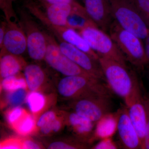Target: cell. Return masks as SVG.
Segmentation results:
<instances>
[{
	"instance_id": "obj_10",
	"label": "cell",
	"mask_w": 149,
	"mask_h": 149,
	"mask_svg": "<svg viewBox=\"0 0 149 149\" xmlns=\"http://www.w3.org/2000/svg\"><path fill=\"white\" fill-rule=\"evenodd\" d=\"M45 7L48 20L52 24L57 26L68 27V19L72 15H78L91 19L84 6L75 0L70 3L49 5Z\"/></svg>"
},
{
	"instance_id": "obj_29",
	"label": "cell",
	"mask_w": 149,
	"mask_h": 149,
	"mask_svg": "<svg viewBox=\"0 0 149 149\" xmlns=\"http://www.w3.org/2000/svg\"><path fill=\"white\" fill-rule=\"evenodd\" d=\"M117 148V146L112 141L110 137L102 139L101 141L99 142L94 148V149H95Z\"/></svg>"
},
{
	"instance_id": "obj_32",
	"label": "cell",
	"mask_w": 149,
	"mask_h": 149,
	"mask_svg": "<svg viewBox=\"0 0 149 149\" xmlns=\"http://www.w3.org/2000/svg\"><path fill=\"white\" fill-rule=\"evenodd\" d=\"M42 4L43 6L49 5L63 3H70L74 0H38Z\"/></svg>"
},
{
	"instance_id": "obj_21",
	"label": "cell",
	"mask_w": 149,
	"mask_h": 149,
	"mask_svg": "<svg viewBox=\"0 0 149 149\" xmlns=\"http://www.w3.org/2000/svg\"><path fill=\"white\" fill-rule=\"evenodd\" d=\"M28 106L31 111L34 113L40 111L45 105V98L42 94L32 91L27 97Z\"/></svg>"
},
{
	"instance_id": "obj_15",
	"label": "cell",
	"mask_w": 149,
	"mask_h": 149,
	"mask_svg": "<svg viewBox=\"0 0 149 149\" xmlns=\"http://www.w3.org/2000/svg\"><path fill=\"white\" fill-rule=\"evenodd\" d=\"M0 72L3 78L14 76L21 69L23 61L18 56L8 53L1 54Z\"/></svg>"
},
{
	"instance_id": "obj_19",
	"label": "cell",
	"mask_w": 149,
	"mask_h": 149,
	"mask_svg": "<svg viewBox=\"0 0 149 149\" xmlns=\"http://www.w3.org/2000/svg\"><path fill=\"white\" fill-rule=\"evenodd\" d=\"M13 126L19 134L28 135L35 130V120L32 116L25 112Z\"/></svg>"
},
{
	"instance_id": "obj_17",
	"label": "cell",
	"mask_w": 149,
	"mask_h": 149,
	"mask_svg": "<svg viewBox=\"0 0 149 149\" xmlns=\"http://www.w3.org/2000/svg\"><path fill=\"white\" fill-rule=\"evenodd\" d=\"M96 136L102 139L110 138L116 129L117 123L115 115H107L97 123Z\"/></svg>"
},
{
	"instance_id": "obj_5",
	"label": "cell",
	"mask_w": 149,
	"mask_h": 149,
	"mask_svg": "<svg viewBox=\"0 0 149 149\" xmlns=\"http://www.w3.org/2000/svg\"><path fill=\"white\" fill-rule=\"evenodd\" d=\"M30 12L31 14L39 19L46 28L53 33L59 40L71 44L93 57L97 56V54L91 49L89 44L80 33H77L75 29L52 24L48 20L45 13L38 6L32 7L30 9Z\"/></svg>"
},
{
	"instance_id": "obj_24",
	"label": "cell",
	"mask_w": 149,
	"mask_h": 149,
	"mask_svg": "<svg viewBox=\"0 0 149 149\" xmlns=\"http://www.w3.org/2000/svg\"><path fill=\"white\" fill-rule=\"evenodd\" d=\"M15 0H0V8L4 14L6 20H11L14 17L16 19V15L13 6V3Z\"/></svg>"
},
{
	"instance_id": "obj_20",
	"label": "cell",
	"mask_w": 149,
	"mask_h": 149,
	"mask_svg": "<svg viewBox=\"0 0 149 149\" xmlns=\"http://www.w3.org/2000/svg\"><path fill=\"white\" fill-rule=\"evenodd\" d=\"M27 84L25 79L18 78L15 75L3 78L2 82L3 89L6 91H13L25 89L27 87Z\"/></svg>"
},
{
	"instance_id": "obj_23",
	"label": "cell",
	"mask_w": 149,
	"mask_h": 149,
	"mask_svg": "<svg viewBox=\"0 0 149 149\" xmlns=\"http://www.w3.org/2000/svg\"><path fill=\"white\" fill-rule=\"evenodd\" d=\"M27 98L26 93L24 89L13 91L8 96V101L14 106L18 107Z\"/></svg>"
},
{
	"instance_id": "obj_4",
	"label": "cell",
	"mask_w": 149,
	"mask_h": 149,
	"mask_svg": "<svg viewBox=\"0 0 149 149\" xmlns=\"http://www.w3.org/2000/svg\"><path fill=\"white\" fill-rule=\"evenodd\" d=\"M91 49L99 57L112 60L127 65V61L109 35L97 27H88L79 30Z\"/></svg>"
},
{
	"instance_id": "obj_31",
	"label": "cell",
	"mask_w": 149,
	"mask_h": 149,
	"mask_svg": "<svg viewBox=\"0 0 149 149\" xmlns=\"http://www.w3.org/2000/svg\"><path fill=\"white\" fill-rule=\"evenodd\" d=\"M76 147L70 146L63 142H56L52 143L49 145L48 149H74Z\"/></svg>"
},
{
	"instance_id": "obj_7",
	"label": "cell",
	"mask_w": 149,
	"mask_h": 149,
	"mask_svg": "<svg viewBox=\"0 0 149 149\" xmlns=\"http://www.w3.org/2000/svg\"><path fill=\"white\" fill-rule=\"evenodd\" d=\"M45 34L47 48L45 59L51 67L65 76L84 75L93 77L61 52L58 44L55 41L53 37Z\"/></svg>"
},
{
	"instance_id": "obj_12",
	"label": "cell",
	"mask_w": 149,
	"mask_h": 149,
	"mask_svg": "<svg viewBox=\"0 0 149 149\" xmlns=\"http://www.w3.org/2000/svg\"><path fill=\"white\" fill-rule=\"evenodd\" d=\"M115 115L116 129L123 148L127 149H141V140L130 120L126 107L119 110Z\"/></svg>"
},
{
	"instance_id": "obj_6",
	"label": "cell",
	"mask_w": 149,
	"mask_h": 149,
	"mask_svg": "<svg viewBox=\"0 0 149 149\" xmlns=\"http://www.w3.org/2000/svg\"><path fill=\"white\" fill-rule=\"evenodd\" d=\"M20 25L23 28L27 40V51L32 59L40 61L45 58L47 48L45 33L40 30L29 15L22 10Z\"/></svg>"
},
{
	"instance_id": "obj_14",
	"label": "cell",
	"mask_w": 149,
	"mask_h": 149,
	"mask_svg": "<svg viewBox=\"0 0 149 149\" xmlns=\"http://www.w3.org/2000/svg\"><path fill=\"white\" fill-rule=\"evenodd\" d=\"M127 108L130 120L141 140L142 149L147 124L146 98L143 95L141 96Z\"/></svg>"
},
{
	"instance_id": "obj_13",
	"label": "cell",
	"mask_w": 149,
	"mask_h": 149,
	"mask_svg": "<svg viewBox=\"0 0 149 149\" xmlns=\"http://www.w3.org/2000/svg\"><path fill=\"white\" fill-rule=\"evenodd\" d=\"M89 17L97 27L108 32L113 19L109 0H83Z\"/></svg>"
},
{
	"instance_id": "obj_18",
	"label": "cell",
	"mask_w": 149,
	"mask_h": 149,
	"mask_svg": "<svg viewBox=\"0 0 149 149\" xmlns=\"http://www.w3.org/2000/svg\"><path fill=\"white\" fill-rule=\"evenodd\" d=\"M69 120L75 132L80 136H88L93 131L95 123L75 112L70 115Z\"/></svg>"
},
{
	"instance_id": "obj_2",
	"label": "cell",
	"mask_w": 149,
	"mask_h": 149,
	"mask_svg": "<svg viewBox=\"0 0 149 149\" xmlns=\"http://www.w3.org/2000/svg\"><path fill=\"white\" fill-rule=\"evenodd\" d=\"M109 35L127 61L137 69L142 70L148 65V61L142 40L123 28L113 20L110 26Z\"/></svg>"
},
{
	"instance_id": "obj_36",
	"label": "cell",
	"mask_w": 149,
	"mask_h": 149,
	"mask_svg": "<svg viewBox=\"0 0 149 149\" xmlns=\"http://www.w3.org/2000/svg\"><path fill=\"white\" fill-rule=\"evenodd\" d=\"M146 99V101H147V104H148V108L149 110V97H148V98H147Z\"/></svg>"
},
{
	"instance_id": "obj_35",
	"label": "cell",
	"mask_w": 149,
	"mask_h": 149,
	"mask_svg": "<svg viewBox=\"0 0 149 149\" xmlns=\"http://www.w3.org/2000/svg\"><path fill=\"white\" fill-rule=\"evenodd\" d=\"M145 41V50L146 54L147 59L148 61V65H149V34L146 38Z\"/></svg>"
},
{
	"instance_id": "obj_8",
	"label": "cell",
	"mask_w": 149,
	"mask_h": 149,
	"mask_svg": "<svg viewBox=\"0 0 149 149\" xmlns=\"http://www.w3.org/2000/svg\"><path fill=\"white\" fill-rule=\"evenodd\" d=\"M75 112L94 123L111 113V96L95 95L77 100L74 104Z\"/></svg>"
},
{
	"instance_id": "obj_27",
	"label": "cell",
	"mask_w": 149,
	"mask_h": 149,
	"mask_svg": "<svg viewBox=\"0 0 149 149\" xmlns=\"http://www.w3.org/2000/svg\"><path fill=\"white\" fill-rule=\"evenodd\" d=\"M22 143L17 139H10L3 142L1 145V149H22Z\"/></svg>"
},
{
	"instance_id": "obj_25",
	"label": "cell",
	"mask_w": 149,
	"mask_h": 149,
	"mask_svg": "<svg viewBox=\"0 0 149 149\" xmlns=\"http://www.w3.org/2000/svg\"><path fill=\"white\" fill-rule=\"evenodd\" d=\"M26 112L19 107H17L9 112L7 115L8 120L12 125H13Z\"/></svg>"
},
{
	"instance_id": "obj_34",
	"label": "cell",
	"mask_w": 149,
	"mask_h": 149,
	"mask_svg": "<svg viewBox=\"0 0 149 149\" xmlns=\"http://www.w3.org/2000/svg\"><path fill=\"white\" fill-rule=\"evenodd\" d=\"M22 149H40V146L33 141L27 140L22 142Z\"/></svg>"
},
{
	"instance_id": "obj_33",
	"label": "cell",
	"mask_w": 149,
	"mask_h": 149,
	"mask_svg": "<svg viewBox=\"0 0 149 149\" xmlns=\"http://www.w3.org/2000/svg\"><path fill=\"white\" fill-rule=\"evenodd\" d=\"M7 22H2L1 24L0 27V48L1 49L2 47L3 42L6 30Z\"/></svg>"
},
{
	"instance_id": "obj_11",
	"label": "cell",
	"mask_w": 149,
	"mask_h": 149,
	"mask_svg": "<svg viewBox=\"0 0 149 149\" xmlns=\"http://www.w3.org/2000/svg\"><path fill=\"white\" fill-rule=\"evenodd\" d=\"M7 28L1 54L8 53L19 56L27 50V37L24 30L15 21H7Z\"/></svg>"
},
{
	"instance_id": "obj_26",
	"label": "cell",
	"mask_w": 149,
	"mask_h": 149,
	"mask_svg": "<svg viewBox=\"0 0 149 149\" xmlns=\"http://www.w3.org/2000/svg\"><path fill=\"white\" fill-rule=\"evenodd\" d=\"M61 127V122L58 120L55 119L41 127V132L45 134H48L52 130L54 132H57L60 129Z\"/></svg>"
},
{
	"instance_id": "obj_30",
	"label": "cell",
	"mask_w": 149,
	"mask_h": 149,
	"mask_svg": "<svg viewBox=\"0 0 149 149\" xmlns=\"http://www.w3.org/2000/svg\"><path fill=\"white\" fill-rule=\"evenodd\" d=\"M146 105L147 111V124L145 138L142 144V149H149V110L146 98Z\"/></svg>"
},
{
	"instance_id": "obj_3",
	"label": "cell",
	"mask_w": 149,
	"mask_h": 149,
	"mask_svg": "<svg viewBox=\"0 0 149 149\" xmlns=\"http://www.w3.org/2000/svg\"><path fill=\"white\" fill-rule=\"evenodd\" d=\"M113 19L123 29L142 40L149 34V27L128 0H109Z\"/></svg>"
},
{
	"instance_id": "obj_9",
	"label": "cell",
	"mask_w": 149,
	"mask_h": 149,
	"mask_svg": "<svg viewBox=\"0 0 149 149\" xmlns=\"http://www.w3.org/2000/svg\"><path fill=\"white\" fill-rule=\"evenodd\" d=\"M58 45L61 50L88 74L97 79L105 81V78L99 61L91 55L72 45L60 40Z\"/></svg>"
},
{
	"instance_id": "obj_22",
	"label": "cell",
	"mask_w": 149,
	"mask_h": 149,
	"mask_svg": "<svg viewBox=\"0 0 149 149\" xmlns=\"http://www.w3.org/2000/svg\"><path fill=\"white\" fill-rule=\"evenodd\" d=\"M136 8L149 27V0H128Z\"/></svg>"
},
{
	"instance_id": "obj_16",
	"label": "cell",
	"mask_w": 149,
	"mask_h": 149,
	"mask_svg": "<svg viewBox=\"0 0 149 149\" xmlns=\"http://www.w3.org/2000/svg\"><path fill=\"white\" fill-rule=\"evenodd\" d=\"M24 74L27 86L31 91H35L45 80V73L39 65L29 64L24 69Z\"/></svg>"
},
{
	"instance_id": "obj_28",
	"label": "cell",
	"mask_w": 149,
	"mask_h": 149,
	"mask_svg": "<svg viewBox=\"0 0 149 149\" xmlns=\"http://www.w3.org/2000/svg\"><path fill=\"white\" fill-rule=\"evenodd\" d=\"M55 119L56 116L54 113L52 111L47 112L40 118L37 122V126L41 128Z\"/></svg>"
},
{
	"instance_id": "obj_1",
	"label": "cell",
	"mask_w": 149,
	"mask_h": 149,
	"mask_svg": "<svg viewBox=\"0 0 149 149\" xmlns=\"http://www.w3.org/2000/svg\"><path fill=\"white\" fill-rule=\"evenodd\" d=\"M98 61L108 86L122 99L127 107L143 95L138 77L127 65L100 57Z\"/></svg>"
}]
</instances>
